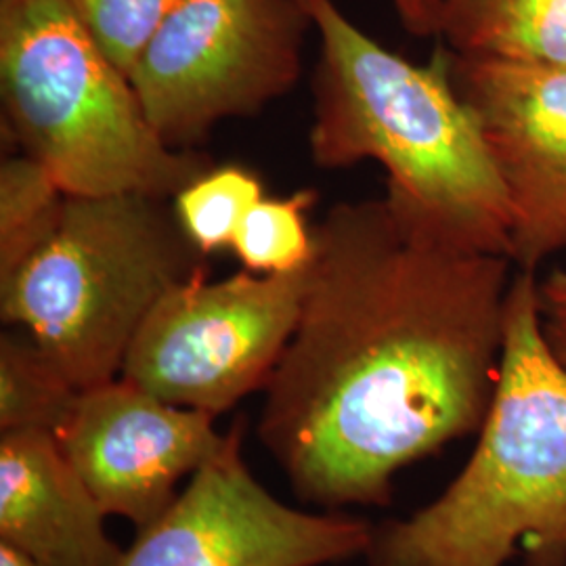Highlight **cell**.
Segmentation results:
<instances>
[{"label": "cell", "mask_w": 566, "mask_h": 566, "mask_svg": "<svg viewBox=\"0 0 566 566\" xmlns=\"http://www.w3.org/2000/svg\"><path fill=\"white\" fill-rule=\"evenodd\" d=\"M313 242L256 434L303 502L388 506L401 470L485 422L516 266L386 193L334 203Z\"/></svg>", "instance_id": "obj_1"}, {"label": "cell", "mask_w": 566, "mask_h": 566, "mask_svg": "<svg viewBox=\"0 0 566 566\" xmlns=\"http://www.w3.org/2000/svg\"><path fill=\"white\" fill-rule=\"evenodd\" d=\"M301 2L319 36L313 163L346 168L374 160L395 202L464 248L507 256L506 189L453 84L449 49L416 65L367 36L336 0Z\"/></svg>", "instance_id": "obj_2"}, {"label": "cell", "mask_w": 566, "mask_h": 566, "mask_svg": "<svg viewBox=\"0 0 566 566\" xmlns=\"http://www.w3.org/2000/svg\"><path fill=\"white\" fill-rule=\"evenodd\" d=\"M537 282L516 269L472 455L428 506L374 526L367 566H566V367L544 338Z\"/></svg>", "instance_id": "obj_3"}, {"label": "cell", "mask_w": 566, "mask_h": 566, "mask_svg": "<svg viewBox=\"0 0 566 566\" xmlns=\"http://www.w3.org/2000/svg\"><path fill=\"white\" fill-rule=\"evenodd\" d=\"M203 259L166 198L65 196L46 238L0 273V315L78 390L107 385L149 311L202 277Z\"/></svg>", "instance_id": "obj_4"}, {"label": "cell", "mask_w": 566, "mask_h": 566, "mask_svg": "<svg viewBox=\"0 0 566 566\" xmlns=\"http://www.w3.org/2000/svg\"><path fill=\"white\" fill-rule=\"evenodd\" d=\"M0 91L13 139L67 196L170 200L210 168L160 139L70 0H0Z\"/></svg>", "instance_id": "obj_5"}, {"label": "cell", "mask_w": 566, "mask_h": 566, "mask_svg": "<svg viewBox=\"0 0 566 566\" xmlns=\"http://www.w3.org/2000/svg\"><path fill=\"white\" fill-rule=\"evenodd\" d=\"M311 28L301 0H181L128 78L160 139L189 149L292 91Z\"/></svg>", "instance_id": "obj_6"}, {"label": "cell", "mask_w": 566, "mask_h": 566, "mask_svg": "<svg viewBox=\"0 0 566 566\" xmlns=\"http://www.w3.org/2000/svg\"><path fill=\"white\" fill-rule=\"evenodd\" d=\"M308 269L175 285L145 317L122 380L214 418L264 390L301 319Z\"/></svg>", "instance_id": "obj_7"}, {"label": "cell", "mask_w": 566, "mask_h": 566, "mask_svg": "<svg viewBox=\"0 0 566 566\" xmlns=\"http://www.w3.org/2000/svg\"><path fill=\"white\" fill-rule=\"evenodd\" d=\"M243 432V422L231 426L223 449L139 528L116 566H324L365 556L374 526L280 502L245 464Z\"/></svg>", "instance_id": "obj_8"}, {"label": "cell", "mask_w": 566, "mask_h": 566, "mask_svg": "<svg viewBox=\"0 0 566 566\" xmlns=\"http://www.w3.org/2000/svg\"><path fill=\"white\" fill-rule=\"evenodd\" d=\"M451 55V78L506 189L510 261L566 256V65Z\"/></svg>", "instance_id": "obj_9"}, {"label": "cell", "mask_w": 566, "mask_h": 566, "mask_svg": "<svg viewBox=\"0 0 566 566\" xmlns=\"http://www.w3.org/2000/svg\"><path fill=\"white\" fill-rule=\"evenodd\" d=\"M214 420L116 378L81 390L55 439L103 512L139 531L175 502L185 476L223 449L227 434Z\"/></svg>", "instance_id": "obj_10"}, {"label": "cell", "mask_w": 566, "mask_h": 566, "mask_svg": "<svg viewBox=\"0 0 566 566\" xmlns=\"http://www.w3.org/2000/svg\"><path fill=\"white\" fill-rule=\"evenodd\" d=\"M93 491L53 432H0V542L39 566H116Z\"/></svg>", "instance_id": "obj_11"}, {"label": "cell", "mask_w": 566, "mask_h": 566, "mask_svg": "<svg viewBox=\"0 0 566 566\" xmlns=\"http://www.w3.org/2000/svg\"><path fill=\"white\" fill-rule=\"evenodd\" d=\"M439 39L468 57L566 65V0H439Z\"/></svg>", "instance_id": "obj_12"}, {"label": "cell", "mask_w": 566, "mask_h": 566, "mask_svg": "<svg viewBox=\"0 0 566 566\" xmlns=\"http://www.w3.org/2000/svg\"><path fill=\"white\" fill-rule=\"evenodd\" d=\"M81 390L23 329L0 336V432H57Z\"/></svg>", "instance_id": "obj_13"}, {"label": "cell", "mask_w": 566, "mask_h": 566, "mask_svg": "<svg viewBox=\"0 0 566 566\" xmlns=\"http://www.w3.org/2000/svg\"><path fill=\"white\" fill-rule=\"evenodd\" d=\"M261 179L242 166L208 168L172 198L177 221L191 243L206 254L231 248L243 217L263 200Z\"/></svg>", "instance_id": "obj_14"}, {"label": "cell", "mask_w": 566, "mask_h": 566, "mask_svg": "<svg viewBox=\"0 0 566 566\" xmlns=\"http://www.w3.org/2000/svg\"><path fill=\"white\" fill-rule=\"evenodd\" d=\"M55 177L21 154L0 166V273L21 263L46 238L65 200Z\"/></svg>", "instance_id": "obj_15"}, {"label": "cell", "mask_w": 566, "mask_h": 566, "mask_svg": "<svg viewBox=\"0 0 566 566\" xmlns=\"http://www.w3.org/2000/svg\"><path fill=\"white\" fill-rule=\"evenodd\" d=\"M315 200L317 193L306 189L254 203L231 245L243 266L254 273H290L311 264L315 242L306 210Z\"/></svg>", "instance_id": "obj_16"}, {"label": "cell", "mask_w": 566, "mask_h": 566, "mask_svg": "<svg viewBox=\"0 0 566 566\" xmlns=\"http://www.w3.org/2000/svg\"><path fill=\"white\" fill-rule=\"evenodd\" d=\"M181 0H70L91 39L128 76Z\"/></svg>", "instance_id": "obj_17"}, {"label": "cell", "mask_w": 566, "mask_h": 566, "mask_svg": "<svg viewBox=\"0 0 566 566\" xmlns=\"http://www.w3.org/2000/svg\"><path fill=\"white\" fill-rule=\"evenodd\" d=\"M537 301L547 346L566 367V266L537 282Z\"/></svg>", "instance_id": "obj_18"}, {"label": "cell", "mask_w": 566, "mask_h": 566, "mask_svg": "<svg viewBox=\"0 0 566 566\" xmlns=\"http://www.w3.org/2000/svg\"><path fill=\"white\" fill-rule=\"evenodd\" d=\"M390 4L409 34L439 39V0H390Z\"/></svg>", "instance_id": "obj_19"}, {"label": "cell", "mask_w": 566, "mask_h": 566, "mask_svg": "<svg viewBox=\"0 0 566 566\" xmlns=\"http://www.w3.org/2000/svg\"><path fill=\"white\" fill-rule=\"evenodd\" d=\"M0 566H39L28 556H23L15 547L7 546L0 542Z\"/></svg>", "instance_id": "obj_20"}]
</instances>
